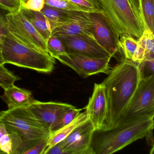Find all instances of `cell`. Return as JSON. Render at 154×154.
I'll return each instance as SVG.
<instances>
[{
    "label": "cell",
    "instance_id": "26",
    "mask_svg": "<svg viewBox=\"0 0 154 154\" xmlns=\"http://www.w3.org/2000/svg\"><path fill=\"white\" fill-rule=\"evenodd\" d=\"M70 2L85 9L89 12H103L98 0H68Z\"/></svg>",
    "mask_w": 154,
    "mask_h": 154
},
{
    "label": "cell",
    "instance_id": "29",
    "mask_svg": "<svg viewBox=\"0 0 154 154\" xmlns=\"http://www.w3.org/2000/svg\"><path fill=\"white\" fill-rule=\"evenodd\" d=\"M0 6L9 12L18 11L21 4L20 0H0Z\"/></svg>",
    "mask_w": 154,
    "mask_h": 154
},
{
    "label": "cell",
    "instance_id": "16",
    "mask_svg": "<svg viewBox=\"0 0 154 154\" xmlns=\"http://www.w3.org/2000/svg\"><path fill=\"white\" fill-rule=\"evenodd\" d=\"M154 58V32L145 29L138 40L131 61L139 64L145 60Z\"/></svg>",
    "mask_w": 154,
    "mask_h": 154
},
{
    "label": "cell",
    "instance_id": "33",
    "mask_svg": "<svg viewBox=\"0 0 154 154\" xmlns=\"http://www.w3.org/2000/svg\"><path fill=\"white\" fill-rule=\"evenodd\" d=\"M8 133L5 125L3 123H0V139L5 134Z\"/></svg>",
    "mask_w": 154,
    "mask_h": 154
},
{
    "label": "cell",
    "instance_id": "7",
    "mask_svg": "<svg viewBox=\"0 0 154 154\" xmlns=\"http://www.w3.org/2000/svg\"><path fill=\"white\" fill-rule=\"evenodd\" d=\"M152 114H154V75L141 78L128 106L119 121L136 116Z\"/></svg>",
    "mask_w": 154,
    "mask_h": 154
},
{
    "label": "cell",
    "instance_id": "24",
    "mask_svg": "<svg viewBox=\"0 0 154 154\" xmlns=\"http://www.w3.org/2000/svg\"><path fill=\"white\" fill-rule=\"evenodd\" d=\"M20 80V77L7 69L4 64H0V87L5 90L14 85L15 82Z\"/></svg>",
    "mask_w": 154,
    "mask_h": 154
},
{
    "label": "cell",
    "instance_id": "18",
    "mask_svg": "<svg viewBox=\"0 0 154 154\" xmlns=\"http://www.w3.org/2000/svg\"><path fill=\"white\" fill-rule=\"evenodd\" d=\"M87 119V113L85 110L83 112H80L77 117L69 124L50 133L48 140L46 149L63 140L76 127H78Z\"/></svg>",
    "mask_w": 154,
    "mask_h": 154
},
{
    "label": "cell",
    "instance_id": "13",
    "mask_svg": "<svg viewBox=\"0 0 154 154\" xmlns=\"http://www.w3.org/2000/svg\"><path fill=\"white\" fill-rule=\"evenodd\" d=\"M84 109H85L87 118L91 122L95 130L100 129L105 125L108 106L105 87L102 83L94 84L93 92Z\"/></svg>",
    "mask_w": 154,
    "mask_h": 154
},
{
    "label": "cell",
    "instance_id": "27",
    "mask_svg": "<svg viewBox=\"0 0 154 154\" xmlns=\"http://www.w3.org/2000/svg\"><path fill=\"white\" fill-rule=\"evenodd\" d=\"M48 137L43 138L27 149L23 154H44L47 148Z\"/></svg>",
    "mask_w": 154,
    "mask_h": 154
},
{
    "label": "cell",
    "instance_id": "20",
    "mask_svg": "<svg viewBox=\"0 0 154 154\" xmlns=\"http://www.w3.org/2000/svg\"><path fill=\"white\" fill-rule=\"evenodd\" d=\"M138 2L145 29L154 32V0H138Z\"/></svg>",
    "mask_w": 154,
    "mask_h": 154
},
{
    "label": "cell",
    "instance_id": "15",
    "mask_svg": "<svg viewBox=\"0 0 154 154\" xmlns=\"http://www.w3.org/2000/svg\"><path fill=\"white\" fill-rule=\"evenodd\" d=\"M1 98L7 103L8 109L27 107L35 100L30 91L17 87L15 85L4 90Z\"/></svg>",
    "mask_w": 154,
    "mask_h": 154
},
{
    "label": "cell",
    "instance_id": "28",
    "mask_svg": "<svg viewBox=\"0 0 154 154\" xmlns=\"http://www.w3.org/2000/svg\"><path fill=\"white\" fill-rule=\"evenodd\" d=\"M154 58L145 60L138 64L142 77L154 75Z\"/></svg>",
    "mask_w": 154,
    "mask_h": 154
},
{
    "label": "cell",
    "instance_id": "23",
    "mask_svg": "<svg viewBox=\"0 0 154 154\" xmlns=\"http://www.w3.org/2000/svg\"><path fill=\"white\" fill-rule=\"evenodd\" d=\"M45 4L63 10L89 12L85 9L73 4L68 0H45Z\"/></svg>",
    "mask_w": 154,
    "mask_h": 154
},
{
    "label": "cell",
    "instance_id": "1",
    "mask_svg": "<svg viewBox=\"0 0 154 154\" xmlns=\"http://www.w3.org/2000/svg\"><path fill=\"white\" fill-rule=\"evenodd\" d=\"M108 74L102 83L108 102V115L105 122L106 125L111 126L122 118L142 76L138 64L126 59L117 64Z\"/></svg>",
    "mask_w": 154,
    "mask_h": 154
},
{
    "label": "cell",
    "instance_id": "35",
    "mask_svg": "<svg viewBox=\"0 0 154 154\" xmlns=\"http://www.w3.org/2000/svg\"><path fill=\"white\" fill-rule=\"evenodd\" d=\"M20 3H21V7H22V6L25 5V3H26L27 0H20Z\"/></svg>",
    "mask_w": 154,
    "mask_h": 154
},
{
    "label": "cell",
    "instance_id": "2",
    "mask_svg": "<svg viewBox=\"0 0 154 154\" xmlns=\"http://www.w3.org/2000/svg\"><path fill=\"white\" fill-rule=\"evenodd\" d=\"M154 114L136 116L95 130L91 142L92 154H112L145 137L154 128Z\"/></svg>",
    "mask_w": 154,
    "mask_h": 154
},
{
    "label": "cell",
    "instance_id": "31",
    "mask_svg": "<svg viewBox=\"0 0 154 154\" xmlns=\"http://www.w3.org/2000/svg\"><path fill=\"white\" fill-rule=\"evenodd\" d=\"M45 5V0H27L24 7L34 11H40Z\"/></svg>",
    "mask_w": 154,
    "mask_h": 154
},
{
    "label": "cell",
    "instance_id": "19",
    "mask_svg": "<svg viewBox=\"0 0 154 154\" xmlns=\"http://www.w3.org/2000/svg\"><path fill=\"white\" fill-rule=\"evenodd\" d=\"M76 11L63 10L45 4L40 12L48 20L53 30L68 21Z\"/></svg>",
    "mask_w": 154,
    "mask_h": 154
},
{
    "label": "cell",
    "instance_id": "9",
    "mask_svg": "<svg viewBox=\"0 0 154 154\" xmlns=\"http://www.w3.org/2000/svg\"><path fill=\"white\" fill-rule=\"evenodd\" d=\"M88 15L94 38L113 57L121 49L119 37L103 12H89Z\"/></svg>",
    "mask_w": 154,
    "mask_h": 154
},
{
    "label": "cell",
    "instance_id": "21",
    "mask_svg": "<svg viewBox=\"0 0 154 154\" xmlns=\"http://www.w3.org/2000/svg\"><path fill=\"white\" fill-rule=\"evenodd\" d=\"M119 45L125 59L131 61L137 45V40L131 36L125 35L119 38Z\"/></svg>",
    "mask_w": 154,
    "mask_h": 154
},
{
    "label": "cell",
    "instance_id": "32",
    "mask_svg": "<svg viewBox=\"0 0 154 154\" xmlns=\"http://www.w3.org/2000/svg\"><path fill=\"white\" fill-rule=\"evenodd\" d=\"M44 154H66V153L61 142H59L51 147L47 149Z\"/></svg>",
    "mask_w": 154,
    "mask_h": 154
},
{
    "label": "cell",
    "instance_id": "17",
    "mask_svg": "<svg viewBox=\"0 0 154 154\" xmlns=\"http://www.w3.org/2000/svg\"><path fill=\"white\" fill-rule=\"evenodd\" d=\"M20 10L47 42L52 34L48 20L40 11L30 10L24 7H21Z\"/></svg>",
    "mask_w": 154,
    "mask_h": 154
},
{
    "label": "cell",
    "instance_id": "6",
    "mask_svg": "<svg viewBox=\"0 0 154 154\" xmlns=\"http://www.w3.org/2000/svg\"><path fill=\"white\" fill-rule=\"evenodd\" d=\"M7 27L17 40L29 47L48 54L47 42L20 11L8 12Z\"/></svg>",
    "mask_w": 154,
    "mask_h": 154
},
{
    "label": "cell",
    "instance_id": "10",
    "mask_svg": "<svg viewBox=\"0 0 154 154\" xmlns=\"http://www.w3.org/2000/svg\"><path fill=\"white\" fill-rule=\"evenodd\" d=\"M95 128L87 119L60 141L66 154H92L91 145Z\"/></svg>",
    "mask_w": 154,
    "mask_h": 154
},
{
    "label": "cell",
    "instance_id": "8",
    "mask_svg": "<svg viewBox=\"0 0 154 154\" xmlns=\"http://www.w3.org/2000/svg\"><path fill=\"white\" fill-rule=\"evenodd\" d=\"M56 59L72 68L81 77L86 78L101 73L109 74L111 58H94L75 53H66Z\"/></svg>",
    "mask_w": 154,
    "mask_h": 154
},
{
    "label": "cell",
    "instance_id": "4",
    "mask_svg": "<svg viewBox=\"0 0 154 154\" xmlns=\"http://www.w3.org/2000/svg\"><path fill=\"white\" fill-rule=\"evenodd\" d=\"M2 44V57L5 64H11L44 73H50L54 70L55 58L49 54L22 44L9 32L3 37Z\"/></svg>",
    "mask_w": 154,
    "mask_h": 154
},
{
    "label": "cell",
    "instance_id": "36",
    "mask_svg": "<svg viewBox=\"0 0 154 154\" xmlns=\"http://www.w3.org/2000/svg\"><path fill=\"white\" fill-rule=\"evenodd\" d=\"M0 154H5V153L3 152L1 149H0Z\"/></svg>",
    "mask_w": 154,
    "mask_h": 154
},
{
    "label": "cell",
    "instance_id": "22",
    "mask_svg": "<svg viewBox=\"0 0 154 154\" xmlns=\"http://www.w3.org/2000/svg\"><path fill=\"white\" fill-rule=\"evenodd\" d=\"M47 46L48 54L55 59L66 53L62 41L57 37L51 36L47 41Z\"/></svg>",
    "mask_w": 154,
    "mask_h": 154
},
{
    "label": "cell",
    "instance_id": "14",
    "mask_svg": "<svg viewBox=\"0 0 154 154\" xmlns=\"http://www.w3.org/2000/svg\"><path fill=\"white\" fill-rule=\"evenodd\" d=\"M88 13L75 11L74 16L66 23L53 29L51 36L58 37L86 35L93 37Z\"/></svg>",
    "mask_w": 154,
    "mask_h": 154
},
{
    "label": "cell",
    "instance_id": "25",
    "mask_svg": "<svg viewBox=\"0 0 154 154\" xmlns=\"http://www.w3.org/2000/svg\"><path fill=\"white\" fill-rule=\"evenodd\" d=\"M83 109H77L74 106L66 110L60 118L55 131L72 122Z\"/></svg>",
    "mask_w": 154,
    "mask_h": 154
},
{
    "label": "cell",
    "instance_id": "34",
    "mask_svg": "<svg viewBox=\"0 0 154 154\" xmlns=\"http://www.w3.org/2000/svg\"><path fill=\"white\" fill-rule=\"evenodd\" d=\"M2 42L0 41V64H5L2 54Z\"/></svg>",
    "mask_w": 154,
    "mask_h": 154
},
{
    "label": "cell",
    "instance_id": "5",
    "mask_svg": "<svg viewBox=\"0 0 154 154\" xmlns=\"http://www.w3.org/2000/svg\"><path fill=\"white\" fill-rule=\"evenodd\" d=\"M0 123H3L8 131L16 132L21 137L23 140L22 154L41 139L49 137L51 133L49 128L27 107L0 112Z\"/></svg>",
    "mask_w": 154,
    "mask_h": 154
},
{
    "label": "cell",
    "instance_id": "3",
    "mask_svg": "<svg viewBox=\"0 0 154 154\" xmlns=\"http://www.w3.org/2000/svg\"><path fill=\"white\" fill-rule=\"evenodd\" d=\"M119 37L139 38L145 30L138 0H98Z\"/></svg>",
    "mask_w": 154,
    "mask_h": 154
},
{
    "label": "cell",
    "instance_id": "30",
    "mask_svg": "<svg viewBox=\"0 0 154 154\" xmlns=\"http://www.w3.org/2000/svg\"><path fill=\"white\" fill-rule=\"evenodd\" d=\"M8 11L0 6V41L2 42L3 37L8 33L6 15Z\"/></svg>",
    "mask_w": 154,
    "mask_h": 154
},
{
    "label": "cell",
    "instance_id": "12",
    "mask_svg": "<svg viewBox=\"0 0 154 154\" xmlns=\"http://www.w3.org/2000/svg\"><path fill=\"white\" fill-rule=\"evenodd\" d=\"M73 107L68 103L55 102H43L35 100L27 107L40 122L49 128L52 133L55 130L63 113Z\"/></svg>",
    "mask_w": 154,
    "mask_h": 154
},
{
    "label": "cell",
    "instance_id": "11",
    "mask_svg": "<svg viewBox=\"0 0 154 154\" xmlns=\"http://www.w3.org/2000/svg\"><path fill=\"white\" fill-rule=\"evenodd\" d=\"M66 53H75L94 58H112L94 37L86 35L58 37Z\"/></svg>",
    "mask_w": 154,
    "mask_h": 154
}]
</instances>
